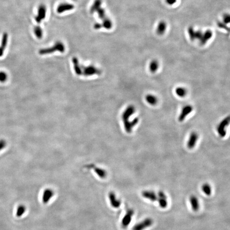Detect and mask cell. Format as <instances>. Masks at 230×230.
<instances>
[{
    "instance_id": "1",
    "label": "cell",
    "mask_w": 230,
    "mask_h": 230,
    "mask_svg": "<svg viewBox=\"0 0 230 230\" xmlns=\"http://www.w3.org/2000/svg\"><path fill=\"white\" fill-rule=\"evenodd\" d=\"M55 51H59V52H63L64 51V45L61 42H58L53 45V47L47 48V49H42L40 50L39 53L41 55H44L46 54L53 53Z\"/></svg>"
},
{
    "instance_id": "2",
    "label": "cell",
    "mask_w": 230,
    "mask_h": 230,
    "mask_svg": "<svg viewBox=\"0 0 230 230\" xmlns=\"http://www.w3.org/2000/svg\"><path fill=\"white\" fill-rule=\"evenodd\" d=\"M134 214V210L133 209H128L126 214L124 215L121 222L122 228H126L131 223L133 215Z\"/></svg>"
},
{
    "instance_id": "3",
    "label": "cell",
    "mask_w": 230,
    "mask_h": 230,
    "mask_svg": "<svg viewBox=\"0 0 230 230\" xmlns=\"http://www.w3.org/2000/svg\"><path fill=\"white\" fill-rule=\"evenodd\" d=\"M153 221L150 218H146L139 223L134 226L132 230H144L146 228L150 227L153 225Z\"/></svg>"
},
{
    "instance_id": "4",
    "label": "cell",
    "mask_w": 230,
    "mask_h": 230,
    "mask_svg": "<svg viewBox=\"0 0 230 230\" xmlns=\"http://www.w3.org/2000/svg\"><path fill=\"white\" fill-rule=\"evenodd\" d=\"M46 7L44 5H40L38 8V15L35 17V20L38 24H40L42 20L44 19L46 16Z\"/></svg>"
},
{
    "instance_id": "5",
    "label": "cell",
    "mask_w": 230,
    "mask_h": 230,
    "mask_svg": "<svg viewBox=\"0 0 230 230\" xmlns=\"http://www.w3.org/2000/svg\"><path fill=\"white\" fill-rule=\"evenodd\" d=\"M108 197L110 205L113 208H120L121 205V201L120 199H118L115 192H113V191H110L109 193Z\"/></svg>"
},
{
    "instance_id": "6",
    "label": "cell",
    "mask_w": 230,
    "mask_h": 230,
    "mask_svg": "<svg viewBox=\"0 0 230 230\" xmlns=\"http://www.w3.org/2000/svg\"><path fill=\"white\" fill-rule=\"evenodd\" d=\"M230 122V115L226 118L225 119L222 121L219 125L217 127V131L219 135L222 137H224L226 135V131L225 128L228 126Z\"/></svg>"
},
{
    "instance_id": "7",
    "label": "cell",
    "mask_w": 230,
    "mask_h": 230,
    "mask_svg": "<svg viewBox=\"0 0 230 230\" xmlns=\"http://www.w3.org/2000/svg\"><path fill=\"white\" fill-rule=\"evenodd\" d=\"M54 195V191L50 188L45 189L42 195V202L44 204H47L50 201Z\"/></svg>"
},
{
    "instance_id": "8",
    "label": "cell",
    "mask_w": 230,
    "mask_h": 230,
    "mask_svg": "<svg viewBox=\"0 0 230 230\" xmlns=\"http://www.w3.org/2000/svg\"><path fill=\"white\" fill-rule=\"evenodd\" d=\"M157 196H158L157 201L159 202L160 207H162V208H165L167 207V199L165 193L162 191H159L158 192Z\"/></svg>"
},
{
    "instance_id": "9",
    "label": "cell",
    "mask_w": 230,
    "mask_h": 230,
    "mask_svg": "<svg viewBox=\"0 0 230 230\" xmlns=\"http://www.w3.org/2000/svg\"><path fill=\"white\" fill-rule=\"evenodd\" d=\"M192 107L190 106V105H186V106L184 107L183 108H182L181 113L179 117V122L183 121L185 118L192 111Z\"/></svg>"
},
{
    "instance_id": "10",
    "label": "cell",
    "mask_w": 230,
    "mask_h": 230,
    "mask_svg": "<svg viewBox=\"0 0 230 230\" xmlns=\"http://www.w3.org/2000/svg\"><path fill=\"white\" fill-rule=\"evenodd\" d=\"M142 196L144 198H146L147 199H149L150 201H153V202L157 201V199H158L157 195L153 191H143L142 192Z\"/></svg>"
},
{
    "instance_id": "11",
    "label": "cell",
    "mask_w": 230,
    "mask_h": 230,
    "mask_svg": "<svg viewBox=\"0 0 230 230\" xmlns=\"http://www.w3.org/2000/svg\"><path fill=\"white\" fill-rule=\"evenodd\" d=\"M167 27V24L165 21H160L158 25L156 28V32L159 35H163L165 32Z\"/></svg>"
},
{
    "instance_id": "12",
    "label": "cell",
    "mask_w": 230,
    "mask_h": 230,
    "mask_svg": "<svg viewBox=\"0 0 230 230\" xmlns=\"http://www.w3.org/2000/svg\"><path fill=\"white\" fill-rule=\"evenodd\" d=\"M8 41V34L6 32H5L3 34L1 45L0 46V57H2L4 54L5 49L7 47Z\"/></svg>"
},
{
    "instance_id": "13",
    "label": "cell",
    "mask_w": 230,
    "mask_h": 230,
    "mask_svg": "<svg viewBox=\"0 0 230 230\" xmlns=\"http://www.w3.org/2000/svg\"><path fill=\"white\" fill-rule=\"evenodd\" d=\"M198 139V134L196 132L191 133L188 142V146L189 149H192L195 146Z\"/></svg>"
},
{
    "instance_id": "14",
    "label": "cell",
    "mask_w": 230,
    "mask_h": 230,
    "mask_svg": "<svg viewBox=\"0 0 230 230\" xmlns=\"http://www.w3.org/2000/svg\"><path fill=\"white\" fill-rule=\"evenodd\" d=\"M212 32L210 30H207L206 31L203 33L202 38L201 40L199 41L200 44L202 45H204L206 44L207 42H208L209 40H210L211 38H212Z\"/></svg>"
},
{
    "instance_id": "15",
    "label": "cell",
    "mask_w": 230,
    "mask_h": 230,
    "mask_svg": "<svg viewBox=\"0 0 230 230\" xmlns=\"http://www.w3.org/2000/svg\"><path fill=\"white\" fill-rule=\"evenodd\" d=\"M74 6L73 5L68 3H62L60 4L57 8V11L58 13H61L64 11L71 10L74 9Z\"/></svg>"
},
{
    "instance_id": "16",
    "label": "cell",
    "mask_w": 230,
    "mask_h": 230,
    "mask_svg": "<svg viewBox=\"0 0 230 230\" xmlns=\"http://www.w3.org/2000/svg\"><path fill=\"white\" fill-rule=\"evenodd\" d=\"M190 202L191 207L192 208V210L195 212H197L199 209V203L198 199L197 197L195 196H191L190 198Z\"/></svg>"
},
{
    "instance_id": "17",
    "label": "cell",
    "mask_w": 230,
    "mask_h": 230,
    "mask_svg": "<svg viewBox=\"0 0 230 230\" xmlns=\"http://www.w3.org/2000/svg\"><path fill=\"white\" fill-rule=\"evenodd\" d=\"M89 168H93L94 170L95 171L96 174H97V176H99L101 179H105L107 177V173L104 169H102L101 168H97L95 167V166H90Z\"/></svg>"
},
{
    "instance_id": "18",
    "label": "cell",
    "mask_w": 230,
    "mask_h": 230,
    "mask_svg": "<svg viewBox=\"0 0 230 230\" xmlns=\"http://www.w3.org/2000/svg\"><path fill=\"white\" fill-rule=\"evenodd\" d=\"M26 211V207L23 205H20L17 208L16 216L18 217L22 216V215L24 214Z\"/></svg>"
},
{
    "instance_id": "19",
    "label": "cell",
    "mask_w": 230,
    "mask_h": 230,
    "mask_svg": "<svg viewBox=\"0 0 230 230\" xmlns=\"http://www.w3.org/2000/svg\"><path fill=\"white\" fill-rule=\"evenodd\" d=\"M159 66V63L158 61L153 60L150 64V70L152 73H155L158 69Z\"/></svg>"
},
{
    "instance_id": "20",
    "label": "cell",
    "mask_w": 230,
    "mask_h": 230,
    "mask_svg": "<svg viewBox=\"0 0 230 230\" xmlns=\"http://www.w3.org/2000/svg\"><path fill=\"white\" fill-rule=\"evenodd\" d=\"M146 100L149 104L151 105H155L157 104L158 99L155 95L149 94L146 97Z\"/></svg>"
},
{
    "instance_id": "21",
    "label": "cell",
    "mask_w": 230,
    "mask_h": 230,
    "mask_svg": "<svg viewBox=\"0 0 230 230\" xmlns=\"http://www.w3.org/2000/svg\"><path fill=\"white\" fill-rule=\"evenodd\" d=\"M176 93L179 97H184L186 94V90L183 87H178L175 90Z\"/></svg>"
},
{
    "instance_id": "22",
    "label": "cell",
    "mask_w": 230,
    "mask_h": 230,
    "mask_svg": "<svg viewBox=\"0 0 230 230\" xmlns=\"http://www.w3.org/2000/svg\"><path fill=\"white\" fill-rule=\"evenodd\" d=\"M34 34H35L36 36L38 39L42 38V37H43V30H42V28L40 26H37L35 27L34 28Z\"/></svg>"
},
{
    "instance_id": "23",
    "label": "cell",
    "mask_w": 230,
    "mask_h": 230,
    "mask_svg": "<svg viewBox=\"0 0 230 230\" xmlns=\"http://www.w3.org/2000/svg\"><path fill=\"white\" fill-rule=\"evenodd\" d=\"M202 190L207 196H210L212 193V188L208 183H205L202 186Z\"/></svg>"
},
{
    "instance_id": "24",
    "label": "cell",
    "mask_w": 230,
    "mask_h": 230,
    "mask_svg": "<svg viewBox=\"0 0 230 230\" xmlns=\"http://www.w3.org/2000/svg\"><path fill=\"white\" fill-rule=\"evenodd\" d=\"M101 4V0H95L92 7H91V13H92L95 11H97L99 9L100 5Z\"/></svg>"
},
{
    "instance_id": "25",
    "label": "cell",
    "mask_w": 230,
    "mask_h": 230,
    "mask_svg": "<svg viewBox=\"0 0 230 230\" xmlns=\"http://www.w3.org/2000/svg\"><path fill=\"white\" fill-rule=\"evenodd\" d=\"M102 27H104V28H106L107 29H110L112 27V22H111V21H110L108 19L106 18L104 20V24H103Z\"/></svg>"
},
{
    "instance_id": "26",
    "label": "cell",
    "mask_w": 230,
    "mask_h": 230,
    "mask_svg": "<svg viewBox=\"0 0 230 230\" xmlns=\"http://www.w3.org/2000/svg\"><path fill=\"white\" fill-rule=\"evenodd\" d=\"M8 79V75L5 71H0V82L4 83Z\"/></svg>"
},
{
    "instance_id": "27",
    "label": "cell",
    "mask_w": 230,
    "mask_h": 230,
    "mask_svg": "<svg viewBox=\"0 0 230 230\" xmlns=\"http://www.w3.org/2000/svg\"><path fill=\"white\" fill-rule=\"evenodd\" d=\"M223 21L225 24H230V14L229 13H225L224 15Z\"/></svg>"
},
{
    "instance_id": "28",
    "label": "cell",
    "mask_w": 230,
    "mask_h": 230,
    "mask_svg": "<svg viewBox=\"0 0 230 230\" xmlns=\"http://www.w3.org/2000/svg\"><path fill=\"white\" fill-rule=\"evenodd\" d=\"M97 11L98 12V14H99L100 18L102 19H104V18H105V12H104V10L103 9L99 8Z\"/></svg>"
},
{
    "instance_id": "29",
    "label": "cell",
    "mask_w": 230,
    "mask_h": 230,
    "mask_svg": "<svg viewBox=\"0 0 230 230\" xmlns=\"http://www.w3.org/2000/svg\"><path fill=\"white\" fill-rule=\"evenodd\" d=\"M7 146V142L5 140L2 139L0 140V151L5 148Z\"/></svg>"
},
{
    "instance_id": "30",
    "label": "cell",
    "mask_w": 230,
    "mask_h": 230,
    "mask_svg": "<svg viewBox=\"0 0 230 230\" xmlns=\"http://www.w3.org/2000/svg\"><path fill=\"white\" fill-rule=\"evenodd\" d=\"M177 0H165V2L169 5H172L177 2Z\"/></svg>"
},
{
    "instance_id": "31",
    "label": "cell",
    "mask_w": 230,
    "mask_h": 230,
    "mask_svg": "<svg viewBox=\"0 0 230 230\" xmlns=\"http://www.w3.org/2000/svg\"><path fill=\"white\" fill-rule=\"evenodd\" d=\"M74 1H76V0H74Z\"/></svg>"
}]
</instances>
